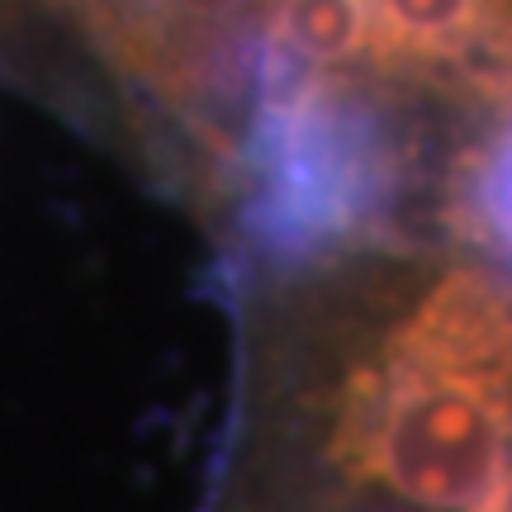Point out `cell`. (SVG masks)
<instances>
[{"label": "cell", "mask_w": 512, "mask_h": 512, "mask_svg": "<svg viewBox=\"0 0 512 512\" xmlns=\"http://www.w3.org/2000/svg\"><path fill=\"white\" fill-rule=\"evenodd\" d=\"M238 275L209 512H512V266L366 233Z\"/></svg>", "instance_id": "obj_1"}, {"label": "cell", "mask_w": 512, "mask_h": 512, "mask_svg": "<svg viewBox=\"0 0 512 512\" xmlns=\"http://www.w3.org/2000/svg\"><path fill=\"white\" fill-rule=\"evenodd\" d=\"M275 0H62L67 34L91 57L105 110L143 162L214 214L223 195L256 38Z\"/></svg>", "instance_id": "obj_2"}, {"label": "cell", "mask_w": 512, "mask_h": 512, "mask_svg": "<svg viewBox=\"0 0 512 512\" xmlns=\"http://www.w3.org/2000/svg\"><path fill=\"white\" fill-rule=\"evenodd\" d=\"M451 238H465L512 266V119L460 171L446 204Z\"/></svg>", "instance_id": "obj_3"}]
</instances>
